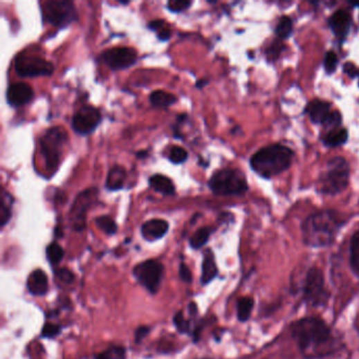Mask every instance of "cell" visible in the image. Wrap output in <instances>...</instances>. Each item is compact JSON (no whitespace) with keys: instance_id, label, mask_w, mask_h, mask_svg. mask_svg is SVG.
<instances>
[{"instance_id":"20","label":"cell","mask_w":359,"mask_h":359,"mask_svg":"<svg viewBox=\"0 0 359 359\" xmlns=\"http://www.w3.org/2000/svg\"><path fill=\"white\" fill-rule=\"evenodd\" d=\"M150 187L156 192L163 195H172L175 193V187L173 181L165 175L155 174L149 179Z\"/></svg>"},{"instance_id":"35","label":"cell","mask_w":359,"mask_h":359,"mask_svg":"<svg viewBox=\"0 0 359 359\" xmlns=\"http://www.w3.org/2000/svg\"><path fill=\"white\" fill-rule=\"evenodd\" d=\"M175 326L181 333H187L190 330V322L183 317V313L179 311L178 313L175 314L174 320Z\"/></svg>"},{"instance_id":"19","label":"cell","mask_w":359,"mask_h":359,"mask_svg":"<svg viewBox=\"0 0 359 359\" xmlns=\"http://www.w3.org/2000/svg\"><path fill=\"white\" fill-rule=\"evenodd\" d=\"M219 274L217 261L214 258L213 252L211 250H207L205 252V257L203 261V272H201V284H208L211 282L214 278L217 277Z\"/></svg>"},{"instance_id":"32","label":"cell","mask_w":359,"mask_h":359,"mask_svg":"<svg viewBox=\"0 0 359 359\" xmlns=\"http://www.w3.org/2000/svg\"><path fill=\"white\" fill-rule=\"evenodd\" d=\"M169 158H170V160L172 161L173 163H183L187 160V152L185 149L181 148V147L175 146L171 149Z\"/></svg>"},{"instance_id":"44","label":"cell","mask_w":359,"mask_h":359,"mask_svg":"<svg viewBox=\"0 0 359 359\" xmlns=\"http://www.w3.org/2000/svg\"><path fill=\"white\" fill-rule=\"evenodd\" d=\"M157 33H158L159 39L163 40V42H165V40L171 37L170 29H167L165 27L161 29L160 31L157 32Z\"/></svg>"},{"instance_id":"30","label":"cell","mask_w":359,"mask_h":359,"mask_svg":"<svg viewBox=\"0 0 359 359\" xmlns=\"http://www.w3.org/2000/svg\"><path fill=\"white\" fill-rule=\"evenodd\" d=\"M96 359H126V350L122 347H112L98 355Z\"/></svg>"},{"instance_id":"11","label":"cell","mask_w":359,"mask_h":359,"mask_svg":"<svg viewBox=\"0 0 359 359\" xmlns=\"http://www.w3.org/2000/svg\"><path fill=\"white\" fill-rule=\"evenodd\" d=\"M98 189L90 187L80 193L74 201L73 205L71 208L70 221L72 228L76 231H82L86 228V213L98 199Z\"/></svg>"},{"instance_id":"8","label":"cell","mask_w":359,"mask_h":359,"mask_svg":"<svg viewBox=\"0 0 359 359\" xmlns=\"http://www.w3.org/2000/svg\"><path fill=\"white\" fill-rule=\"evenodd\" d=\"M44 19L58 28L66 27L77 19L75 6L68 0H51L42 7Z\"/></svg>"},{"instance_id":"28","label":"cell","mask_w":359,"mask_h":359,"mask_svg":"<svg viewBox=\"0 0 359 359\" xmlns=\"http://www.w3.org/2000/svg\"><path fill=\"white\" fill-rule=\"evenodd\" d=\"M46 258L51 262L52 265H58L64 258V249L60 247L58 243H53L51 245L48 246L46 248Z\"/></svg>"},{"instance_id":"26","label":"cell","mask_w":359,"mask_h":359,"mask_svg":"<svg viewBox=\"0 0 359 359\" xmlns=\"http://www.w3.org/2000/svg\"><path fill=\"white\" fill-rule=\"evenodd\" d=\"M212 230L209 227L201 228L197 230L192 237L190 239V245L193 249L199 250L203 248L209 241L210 235H211Z\"/></svg>"},{"instance_id":"18","label":"cell","mask_w":359,"mask_h":359,"mask_svg":"<svg viewBox=\"0 0 359 359\" xmlns=\"http://www.w3.org/2000/svg\"><path fill=\"white\" fill-rule=\"evenodd\" d=\"M331 104L324 100H312L310 104L306 106V113L310 116L311 120L315 124L324 125L326 119L330 115Z\"/></svg>"},{"instance_id":"10","label":"cell","mask_w":359,"mask_h":359,"mask_svg":"<svg viewBox=\"0 0 359 359\" xmlns=\"http://www.w3.org/2000/svg\"><path fill=\"white\" fill-rule=\"evenodd\" d=\"M133 273L141 286L150 293L155 294L158 291L163 279V266L157 260H147L137 265Z\"/></svg>"},{"instance_id":"22","label":"cell","mask_w":359,"mask_h":359,"mask_svg":"<svg viewBox=\"0 0 359 359\" xmlns=\"http://www.w3.org/2000/svg\"><path fill=\"white\" fill-rule=\"evenodd\" d=\"M150 102L155 108H167L174 104L177 102V98L171 93L157 90L150 95Z\"/></svg>"},{"instance_id":"4","label":"cell","mask_w":359,"mask_h":359,"mask_svg":"<svg viewBox=\"0 0 359 359\" xmlns=\"http://www.w3.org/2000/svg\"><path fill=\"white\" fill-rule=\"evenodd\" d=\"M350 167L346 159L335 157L326 163L318 179V189L324 194L335 195L342 192L349 185Z\"/></svg>"},{"instance_id":"21","label":"cell","mask_w":359,"mask_h":359,"mask_svg":"<svg viewBox=\"0 0 359 359\" xmlns=\"http://www.w3.org/2000/svg\"><path fill=\"white\" fill-rule=\"evenodd\" d=\"M126 177L127 172L124 167H120V165H115L111 169L108 177H107V187L112 190V191L122 189L125 181H126Z\"/></svg>"},{"instance_id":"38","label":"cell","mask_w":359,"mask_h":359,"mask_svg":"<svg viewBox=\"0 0 359 359\" xmlns=\"http://www.w3.org/2000/svg\"><path fill=\"white\" fill-rule=\"evenodd\" d=\"M282 48H284V44H282V42H274V44L270 46L269 49H268V57H269L270 59H275V58L279 56L280 52L282 51Z\"/></svg>"},{"instance_id":"15","label":"cell","mask_w":359,"mask_h":359,"mask_svg":"<svg viewBox=\"0 0 359 359\" xmlns=\"http://www.w3.org/2000/svg\"><path fill=\"white\" fill-rule=\"evenodd\" d=\"M351 22H352L351 16L349 15L348 12L344 11V10H338V11L335 12L329 19V25H330L331 29L334 32L335 35L340 39L348 35L351 29Z\"/></svg>"},{"instance_id":"7","label":"cell","mask_w":359,"mask_h":359,"mask_svg":"<svg viewBox=\"0 0 359 359\" xmlns=\"http://www.w3.org/2000/svg\"><path fill=\"white\" fill-rule=\"evenodd\" d=\"M302 293H304V302L309 306H314V308L326 306L329 298H330V293L326 289L322 270L318 268H311L306 272Z\"/></svg>"},{"instance_id":"43","label":"cell","mask_w":359,"mask_h":359,"mask_svg":"<svg viewBox=\"0 0 359 359\" xmlns=\"http://www.w3.org/2000/svg\"><path fill=\"white\" fill-rule=\"evenodd\" d=\"M165 27V24L163 20H154V21L150 22L149 24V28L150 29L154 30V31L159 32L161 29Z\"/></svg>"},{"instance_id":"13","label":"cell","mask_w":359,"mask_h":359,"mask_svg":"<svg viewBox=\"0 0 359 359\" xmlns=\"http://www.w3.org/2000/svg\"><path fill=\"white\" fill-rule=\"evenodd\" d=\"M100 58L112 70H124L130 68L137 62V52L128 46H118L107 50Z\"/></svg>"},{"instance_id":"6","label":"cell","mask_w":359,"mask_h":359,"mask_svg":"<svg viewBox=\"0 0 359 359\" xmlns=\"http://www.w3.org/2000/svg\"><path fill=\"white\" fill-rule=\"evenodd\" d=\"M66 142V133L60 127L49 129L40 138L42 157L46 163V170L50 173H54L57 170Z\"/></svg>"},{"instance_id":"2","label":"cell","mask_w":359,"mask_h":359,"mask_svg":"<svg viewBox=\"0 0 359 359\" xmlns=\"http://www.w3.org/2000/svg\"><path fill=\"white\" fill-rule=\"evenodd\" d=\"M342 225L340 214L331 210L312 214L302 223L304 243L311 248L329 247L334 243Z\"/></svg>"},{"instance_id":"14","label":"cell","mask_w":359,"mask_h":359,"mask_svg":"<svg viewBox=\"0 0 359 359\" xmlns=\"http://www.w3.org/2000/svg\"><path fill=\"white\" fill-rule=\"evenodd\" d=\"M34 98V91L25 82L11 84L8 89L7 100L12 107H21L29 104Z\"/></svg>"},{"instance_id":"34","label":"cell","mask_w":359,"mask_h":359,"mask_svg":"<svg viewBox=\"0 0 359 359\" xmlns=\"http://www.w3.org/2000/svg\"><path fill=\"white\" fill-rule=\"evenodd\" d=\"M338 64V57L333 51L328 52L324 57V68L326 73L331 74L336 70Z\"/></svg>"},{"instance_id":"41","label":"cell","mask_w":359,"mask_h":359,"mask_svg":"<svg viewBox=\"0 0 359 359\" xmlns=\"http://www.w3.org/2000/svg\"><path fill=\"white\" fill-rule=\"evenodd\" d=\"M149 333H150V328H149V326H139L136 332H135V340H136V342H140L143 338H146Z\"/></svg>"},{"instance_id":"1","label":"cell","mask_w":359,"mask_h":359,"mask_svg":"<svg viewBox=\"0 0 359 359\" xmlns=\"http://www.w3.org/2000/svg\"><path fill=\"white\" fill-rule=\"evenodd\" d=\"M291 334L306 358L326 356L324 350L332 340L328 324L317 317H304L291 324Z\"/></svg>"},{"instance_id":"36","label":"cell","mask_w":359,"mask_h":359,"mask_svg":"<svg viewBox=\"0 0 359 359\" xmlns=\"http://www.w3.org/2000/svg\"><path fill=\"white\" fill-rule=\"evenodd\" d=\"M191 5H192V3L187 1V0H172L167 3V8L172 12H183Z\"/></svg>"},{"instance_id":"12","label":"cell","mask_w":359,"mask_h":359,"mask_svg":"<svg viewBox=\"0 0 359 359\" xmlns=\"http://www.w3.org/2000/svg\"><path fill=\"white\" fill-rule=\"evenodd\" d=\"M102 122V114L92 106H84L74 114L72 128L80 135H89L94 132Z\"/></svg>"},{"instance_id":"45","label":"cell","mask_w":359,"mask_h":359,"mask_svg":"<svg viewBox=\"0 0 359 359\" xmlns=\"http://www.w3.org/2000/svg\"><path fill=\"white\" fill-rule=\"evenodd\" d=\"M353 6H355V7L359 8V3H353Z\"/></svg>"},{"instance_id":"16","label":"cell","mask_w":359,"mask_h":359,"mask_svg":"<svg viewBox=\"0 0 359 359\" xmlns=\"http://www.w3.org/2000/svg\"><path fill=\"white\" fill-rule=\"evenodd\" d=\"M169 230V223L163 219H151L146 221L141 227L143 238L149 241H156L163 237Z\"/></svg>"},{"instance_id":"5","label":"cell","mask_w":359,"mask_h":359,"mask_svg":"<svg viewBox=\"0 0 359 359\" xmlns=\"http://www.w3.org/2000/svg\"><path fill=\"white\" fill-rule=\"evenodd\" d=\"M212 192L217 195H241L248 191L245 174L237 169H223L214 173L209 181Z\"/></svg>"},{"instance_id":"9","label":"cell","mask_w":359,"mask_h":359,"mask_svg":"<svg viewBox=\"0 0 359 359\" xmlns=\"http://www.w3.org/2000/svg\"><path fill=\"white\" fill-rule=\"evenodd\" d=\"M15 71L21 77H38L53 74L54 66L51 62L36 55L22 53L15 59Z\"/></svg>"},{"instance_id":"42","label":"cell","mask_w":359,"mask_h":359,"mask_svg":"<svg viewBox=\"0 0 359 359\" xmlns=\"http://www.w3.org/2000/svg\"><path fill=\"white\" fill-rule=\"evenodd\" d=\"M344 73L348 74L350 77H355L357 75V68L354 64H351V62H347L344 66Z\"/></svg>"},{"instance_id":"27","label":"cell","mask_w":359,"mask_h":359,"mask_svg":"<svg viewBox=\"0 0 359 359\" xmlns=\"http://www.w3.org/2000/svg\"><path fill=\"white\" fill-rule=\"evenodd\" d=\"M292 31H293V22H292L291 18L284 16L278 22L276 34L282 39H286V38L290 37Z\"/></svg>"},{"instance_id":"23","label":"cell","mask_w":359,"mask_h":359,"mask_svg":"<svg viewBox=\"0 0 359 359\" xmlns=\"http://www.w3.org/2000/svg\"><path fill=\"white\" fill-rule=\"evenodd\" d=\"M348 140V131L346 129L331 131L324 137V142L328 147H338Z\"/></svg>"},{"instance_id":"3","label":"cell","mask_w":359,"mask_h":359,"mask_svg":"<svg viewBox=\"0 0 359 359\" xmlns=\"http://www.w3.org/2000/svg\"><path fill=\"white\" fill-rule=\"evenodd\" d=\"M293 151L282 145H272L260 149L252 156V169L265 178H271L291 165Z\"/></svg>"},{"instance_id":"33","label":"cell","mask_w":359,"mask_h":359,"mask_svg":"<svg viewBox=\"0 0 359 359\" xmlns=\"http://www.w3.org/2000/svg\"><path fill=\"white\" fill-rule=\"evenodd\" d=\"M340 124H342V115L338 111H334V112H331L328 118L326 119L324 127L326 130H330L331 132V131H334L335 129L338 128Z\"/></svg>"},{"instance_id":"25","label":"cell","mask_w":359,"mask_h":359,"mask_svg":"<svg viewBox=\"0 0 359 359\" xmlns=\"http://www.w3.org/2000/svg\"><path fill=\"white\" fill-rule=\"evenodd\" d=\"M350 266L353 272L359 276V231H357L351 239Z\"/></svg>"},{"instance_id":"37","label":"cell","mask_w":359,"mask_h":359,"mask_svg":"<svg viewBox=\"0 0 359 359\" xmlns=\"http://www.w3.org/2000/svg\"><path fill=\"white\" fill-rule=\"evenodd\" d=\"M60 326L54 324H46L42 329V335L46 338H55L56 335L59 334Z\"/></svg>"},{"instance_id":"31","label":"cell","mask_w":359,"mask_h":359,"mask_svg":"<svg viewBox=\"0 0 359 359\" xmlns=\"http://www.w3.org/2000/svg\"><path fill=\"white\" fill-rule=\"evenodd\" d=\"M11 215V205L6 201V194L3 193L1 205H0V223H1V227H5L9 223Z\"/></svg>"},{"instance_id":"40","label":"cell","mask_w":359,"mask_h":359,"mask_svg":"<svg viewBox=\"0 0 359 359\" xmlns=\"http://www.w3.org/2000/svg\"><path fill=\"white\" fill-rule=\"evenodd\" d=\"M179 276L185 282H192V274H191L189 267L185 264H181V267H179Z\"/></svg>"},{"instance_id":"24","label":"cell","mask_w":359,"mask_h":359,"mask_svg":"<svg viewBox=\"0 0 359 359\" xmlns=\"http://www.w3.org/2000/svg\"><path fill=\"white\" fill-rule=\"evenodd\" d=\"M254 300L251 297H243L237 302V318L239 322H247L251 317Z\"/></svg>"},{"instance_id":"29","label":"cell","mask_w":359,"mask_h":359,"mask_svg":"<svg viewBox=\"0 0 359 359\" xmlns=\"http://www.w3.org/2000/svg\"><path fill=\"white\" fill-rule=\"evenodd\" d=\"M96 225L100 230L108 234V235H114L117 231V225L110 217H100L96 219Z\"/></svg>"},{"instance_id":"39","label":"cell","mask_w":359,"mask_h":359,"mask_svg":"<svg viewBox=\"0 0 359 359\" xmlns=\"http://www.w3.org/2000/svg\"><path fill=\"white\" fill-rule=\"evenodd\" d=\"M58 278H59L62 282H66V284H71V282H73L75 279V276L70 270L68 269H60L58 270L57 272Z\"/></svg>"},{"instance_id":"17","label":"cell","mask_w":359,"mask_h":359,"mask_svg":"<svg viewBox=\"0 0 359 359\" xmlns=\"http://www.w3.org/2000/svg\"><path fill=\"white\" fill-rule=\"evenodd\" d=\"M30 293L36 296L44 295L49 289V282L46 274L42 270H35L30 274L27 282Z\"/></svg>"}]
</instances>
